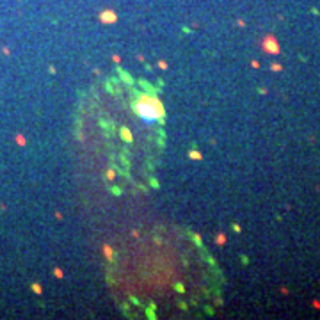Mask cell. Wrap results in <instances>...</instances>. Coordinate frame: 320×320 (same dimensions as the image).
I'll list each match as a JSON object with an SVG mask.
<instances>
[{"label": "cell", "mask_w": 320, "mask_h": 320, "mask_svg": "<svg viewBox=\"0 0 320 320\" xmlns=\"http://www.w3.org/2000/svg\"><path fill=\"white\" fill-rule=\"evenodd\" d=\"M112 284L121 302L142 315L201 313L219 284L205 247L189 233L160 228L116 249Z\"/></svg>", "instance_id": "cell-1"}, {"label": "cell", "mask_w": 320, "mask_h": 320, "mask_svg": "<svg viewBox=\"0 0 320 320\" xmlns=\"http://www.w3.org/2000/svg\"><path fill=\"white\" fill-rule=\"evenodd\" d=\"M101 107L91 105L98 119L91 121L100 128L103 155V180L116 189L125 183H141L148 167L149 144L158 142L162 135L160 100L146 89L126 84H107Z\"/></svg>", "instance_id": "cell-2"}]
</instances>
